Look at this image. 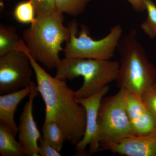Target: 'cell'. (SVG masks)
<instances>
[{"label": "cell", "instance_id": "1", "mask_svg": "<svg viewBox=\"0 0 156 156\" xmlns=\"http://www.w3.org/2000/svg\"><path fill=\"white\" fill-rule=\"evenodd\" d=\"M30 59L36 79L37 87L45 104L44 122H54L61 129L66 141L76 146L83 136L86 128V112L78 103L72 89L65 81L53 77L37 63L28 52L25 43L18 47Z\"/></svg>", "mask_w": 156, "mask_h": 156}, {"label": "cell", "instance_id": "2", "mask_svg": "<svg viewBox=\"0 0 156 156\" xmlns=\"http://www.w3.org/2000/svg\"><path fill=\"white\" fill-rule=\"evenodd\" d=\"M62 13L56 11L41 16L22 33L23 40L33 58L49 69H56L60 63L62 45L69 41V27L63 24Z\"/></svg>", "mask_w": 156, "mask_h": 156}, {"label": "cell", "instance_id": "3", "mask_svg": "<svg viewBox=\"0 0 156 156\" xmlns=\"http://www.w3.org/2000/svg\"><path fill=\"white\" fill-rule=\"evenodd\" d=\"M117 50L120 62L115 81L120 89L140 96L156 84V67L148 58L136 30L131 29L122 37Z\"/></svg>", "mask_w": 156, "mask_h": 156}, {"label": "cell", "instance_id": "4", "mask_svg": "<svg viewBox=\"0 0 156 156\" xmlns=\"http://www.w3.org/2000/svg\"><path fill=\"white\" fill-rule=\"evenodd\" d=\"M120 63L118 61L65 57L56 68L55 77L63 81L83 77L82 87L75 92L77 99L90 97L115 81Z\"/></svg>", "mask_w": 156, "mask_h": 156}, {"label": "cell", "instance_id": "5", "mask_svg": "<svg viewBox=\"0 0 156 156\" xmlns=\"http://www.w3.org/2000/svg\"><path fill=\"white\" fill-rule=\"evenodd\" d=\"M127 93L125 89H120L115 95L101 101L98 116L100 151L108 150L123 140L136 136L126 110Z\"/></svg>", "mask_w": 156, "mask_h": 156}, {"label": "cell", "instance_id": "6", "mask_svg": "<svg viewBox=\"0 0 156 156\" xmlns=\"http://www.w3.org/2000/svg\"><path fill=\"white\" fill-rule=\"evenodd\" d=\"M78 26L75 20L68 23L70 38L63 50L65 57L110 60L114 56L122 35L121 25H115L110 30L108 34L99 40L89 36V29L84 25H81L79 37H77Z\"/></svg>", "mask_w": 156, "mask_h": 156}, {"label": "cell", "instance_id": "7", "mask_svg": "<svg viewBox=\"0 0 156 156\" xmlns=\"http://www.w3.org/2000/svg\"><path fill=\"white\" fill-rule=\"evenodd\" d=\"M34 71L24 51L16 49L0 56V94L16 92L30 86Z\"/></svg>", "mask_w": 156, "mask_h": 156}, {"label": "cell", "instance_id": "8", "mask_svg": "<svg viewBox=\"0 0 156 156\" xmlns=\"http://www.w3.org/2000/svg\"><path fill=\"white\" fill-rule=\"evenodd\" d=\"M108 85L90 97L77 99L86 112V128L82 139L75 146L76 155L87 156L99 151L101 145L98 116L101 102L109 90Z\"/></svg>", "mask_w": 156, "mask_h": 156}, {"label": "cell", "instance_id": "9", "mask_svg": "<svg viewBox=\"0 0 156 156\" xmlns=\"http://www.w3.org/2000/svg\"><path fill=\"white\" fill-rule=\"evenodd\" d=\"M38 94L37 85L33 83L31 91L29 95V100L23 107L20 116L18 139L25 151L26 156H40L39 141L42 136L34 119L33 113L34 99Z\"/></svg>", "mask_w": 156, "mask_h": 156}, {"label": "cell", "instance_id": "10", "mask_svg": "<svg viewBox=\"0 0 156 156\" xmlns=\"http://www.w3.org/2000/svg\"><path fill=\"white\" fill-rule=\"evenodd\" d=\"M126 108L131 128L135 135H144L156 128V118L139 96L127 92Z\"/></svg>", "mask_w": 156, "mask_h": 156}, {"label": "cell", "instance_id": "11", "mask_svg": "<svg viewBox=\"0 0 156 156\" xmlns=\"http://www.w3.org/2000/svg\"><path fill=\"white\" fill-rule=\"evenodd\" d=\"M108 150L126 156H156V128L147 134L123 140Z\"/></svg>", "mask_w": 156, "mask_h": 156}, {"label": "cell", "instance_id": "12", "mask_svg": "<svg viewBox=\"0 0 156 156\" xmlns=\"http://www.w3.org/2000/svg\"><path fill=\"white\" fill-rule=\"evenodd\" d=\"M33 83L16 92L0 96V123L10 128L15 136L18 132V128L14 120L15 112L20 102L30 93Z\"/></svg>", "mask_w": 156, "mask_h": 156}, {"label": "cell", "instance_id": "13", "mask_svg": "<svg viewBox=\"0 0 156 156\" xmlns=\"http://www.w3.org/2000/svg\"><path fill=\"white\" fill-rule=\"evenodd\" d=\"M15 135L7 126L0 123V154L2 156H24L26 153Z\"/></svg>", "mask_w": 156, "mask_h": 156}, {"label": "cell", "instance_id": "14", "mask_svg": "<svg viewBox=\"0 0 156 156\" xmlns=\"http://www.w3.org/2000/svg\"><path fill=\"white\" fill-rule=\"evenodd\" d=\"M42 131L43 138L60 152L66 139L57 124L54 122H44Z\"/></svg>", "mask_w": 156, "mask_h": 156}, {"label": "cell", "instance_id": "15", "mask_svg": "<svg viewBox=\"0 0 156 156\" xmlns=\"http://www.w3.org/2000/svg\"><path fill=\"white\" fill-rule=\"evenodd\" d=\"M19 37L13 27L0 26V56L16 50Z\"/></svg>", "mask_w": 156, "mask_h": 156}, {"label": "cell", "instance_id": "16", "mask_svg": "<svg viewBox=\"0 0 156 156\" xmlns=\"http://www.w3.org/2000/svg\"><path fill=\"white\" fill-rule=\"evenodd\" d=\"M13 15L18 22L32 24L35 21V9L32 0H28L17 4L14 9Z\"/></svg>", "mask_w": 156, "mask_h": 156}, {"label": "cell", "instance_id": "17", "mask_svg": "<svg viewBox=\"0 0 156 156\" xmlns=\"http://www.w3.org/2000/svg\"><path fill=\"white\" fill-rule=\"evenodd\" d=\"M91 0H55L56 10L62 14L76 16L83 12Z\"/></svg>", "mask_w": 156, "mask_h": 156}, {"label": "cell", "instance_id": "18", "mask_svg": "<svg viewBox=\"0 0 156 156\" xmlns=\"http://www.w3.org/2000/svg\"><path fill=\"white\" fill-rule=\"evenodd\" d=\"M147 17L140 25L144 34L151 39L156 38V5L152 0H144Z\"/></svg>", "mask_w": 156, "mask_h": 156}, {"label": "cell", "instance_id": "19", "mask_svg": "<svg viewBox=\"0 0 156 156\" xmlns=\"http://www.w3.org/2000/svg\"><path fill=\"white\" fill-rule=\"evenodd\" d=\"M37 16H44L57 11L55 0H32Z\"/></svg>", "mask_w": 156, "mask_h": 156}, {"label": "cell", "instance_id": "20", "mask_svg": "<svg viewBox=\"0 0 156 156\" xmlns=\"http://www.w3.org/2000/svg\"><path fill=\"white\" fill-rule=\"evenodd\" d=\"M140 97L156 119V84L146 90Z\"/></svg>", "mask_w": 156, "mask_h": 156}, {"label": "cell", "instance_id": "21", "mask_svg": "<svg viewBox=\"0 0 156 156\" xmlns=\"http://www.w3.org/2000/svg\"><path fill=\"white\" fill-rule=\"evenodd\" d=\"M39 154L41 156H60V152L56 150L49 143L43 138L40 139L39 141Z\"/></svg>", "mask_w": 156, "mask_h": 156}, {"label": "cell", "instance_id": "22", "mask_svg": "<svg viewBox=\"0 0 156 156\" xmlns=\"http://www.w3.org/2000/svg\"><path fill=\"white\" fill-rule=\"evenodd\" d=\"M132 8L136 12H141L146 11L145 3L144 0H127Z\"/></svg>", "mask_w": 156, "mask_h": 156}]
</instances>
